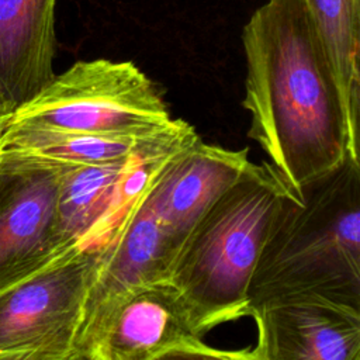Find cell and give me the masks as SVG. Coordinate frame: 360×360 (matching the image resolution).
<instances>
[{
	"mask_svg": "<svg viewBox=\"0 0 360 360\" xmlns=\"http://www.w3.org/2000/svg\"><path fill=\"white\" fill-rule=\"evenodd\" d=\"M291 295L360 308V160L347 156L281 202L249 284V312ZM248 312V315H249Z\"/></svg>",
	"mask_w": 360,
	"mask_h": 360,
	"instance_id": "obj_2",
	"label": "cell"
},
{
	"mask_svg": "<svg viewBox=\"0 0 360 360\" xmlns=\"http://www.w3.org/2000/svg\"><path fill=\"white\" fill-rule=\"evenodd\" d=\"M294 195L269 162L252 166L201 215L169 271L202 335L246 316L248 290L273 219Z\"/></svg>",
	"mask_w": 360,
	"mask_h": 360,
	"instance_id": "obj_3",
	"label": "cell"
},
{
	"mask_svg": "<svg viewBox=\"0 0 360 360\" xmlns=\"http://www.w3.org/2000/svg\"><path fill=\"white\" fill-rule=\"evenodd\" d=\"M248 136L301 200L349 155L339 96L304 0H267L245 24Z\"/></svg>",
	"mask_w": 360,
	"mask_h": 360,
	"instance_id": "obj_1",
	"label": "cell"
},
{
	"mask_svg": "<svg viewBox=\"0 0 360 360\" xmlns=\"http://www.w3.org/2000/svg\"><path fill=\"white\" fill-rule=\"evenodd\" d=\"M10 121L93 134L153 136L179 124L153 80L129 60H77L32 98L13 111Z\"/></svg>",
	"mask_w": 360,
	"mask_h": 360,
	"instance_id": "obj_4",
	"label": "cell"
},
{
	"mask_svg": "<svg viewBox=\"0 0 360 360\" xmlns=\"http://www.w3.org/2000/svg\"><path fill=\"white\" fill-rule=\"evenodd\" d=\"M345 115L349 155L359 159L360 0H304Z\"/></svg>",
	"mask_w": 360,
	"mask_h": 360,
	"instance_id": "obj_12",
	"label": "cell"
},
{
	"mask_svg": "<svg viewBox=\"0 0 360 360\" xmlns=\"http://www.w3.org/2000/svg\"><path fill=\"white\" fill-rule=\"evenodd\" d=\"M177 287L169 278L136 290L117 311L101 360L225 359L248 360V352L215 349L205 343Z\"/></svg>",
	"mask_w": 360,
	"mask_h": 360,
	"instance_id": "obj_9",
	"label": "cell"
},
{
	"mask_svg": "<svg viewBox=\"0 0 360 360\" xmlns=\"http://www.w3.org/2000/svg\"><path fill=\"white\" fill-rule=\"evenodd\" d=\"M11 115H13V107L8 104V101L0 93V136L4 132L7 124L10 122Z\"/></svg>",
	"mask_w": 360,
	"mask_h": 360,
	"instance_id": "obj_15",
	"label": "cell"
},
{
	"mask_svg": "<svg viewBox=\"0 0 360 360\" xmlns=\"http://www.w3.org/2000/svg\"><path fill=\"white\" fill-rule=\"evenodd\" d=\"M249 316L257 335L248 360H360V308L291 295L263 302Z\"/></svg>",
	"mask_w": 360,
	"mask_h": 360,
	"instance_id": "obj_8",
	"label": "cell"
},
{
	"mask_svg": "<svg viewBox=\"0 0 360 360\" xmlns=\"http://www.w3.org/2000/svg\"><path fill=\"white\" fill-rule=\"evenodd\" d=\"M97 256L76 246L0 288V360H73Z\"/></svg>",
	"mask_w": 360,
	"mask_h": 360,
	"instance_id": "obj_5",
	"label": "cell"
},
{
	"mask_svg": "<svg viewBox=\"0 0 360 360\" xmlns=\"http://www.w3.org/2000/svg\"><path fill=\"white\" fill-rule=\"evenodd\" d=\"M149 190L98 250L75 339L73 360H101L107 333L120 307L145 284L169 278L180 245L150 207Z\"/></svg>",
	"mask_w": 360,
	"mask_h": 360,
	"instance_id": "obj_6",
	"label": "cell"
},
{
	"mask_svg": "<svg viewBox=\"0 0 360 360\" xmlns=\"http://www.w3.org/2000/svg\"><path fill=\"white\" fill-rule=\"evenodd\" d=\"M56 0H0V93L13 111L56 75Z\"/></svg>",
	"mask_w": 360,
	"mask_h": 360,
	"instance_id": "obj_11",
	"label": "cell"
},
{
	"mask_svg": "<svg viewBox=\"0 0 360 360\" xmlns=\"http://www.w3.org/2000/svg\"><path fill=\"white\" fill-rule=\"evenodd\" d=\"M249 149L210 145L197 136L152 184L148 200L169 235L181 246L187 233L250 166Z\"/></svg>",
	"mask_w": 360,
	"mask_h": 360,
	"instance_id": "obj_10",
	"label": "cell"
},
{
	"mask_svg": "<svg viewBox=\"0 0 360 360\" xmlns=\"http://www.w3.org/2000/svg\"><path fill=\"white\" fill-rule=\"evenodd\" d=\"M60 172L34 155L0 149V288L76 248L58 233Z\"/></svg>",
	"mask_w": 360,
	"mask_h": 360,
	"instance_id": "obj_7",
	"label": "cell"
},
{
	"mask_svg": "<svg viewBox=\"0 0 360 360\" xmlns=\"http://www.w3.org/2000/svg\"><path fill=\"white\" fill-rule=\"evenodd\" d=\"M153 136L93 135L10 121L0 136V149L21 150L59 167L120 160L167 136L179 127Z\"/></svg>",
	"mask_w": 360,
	"mask_h": 360,
	"instance_id": "obj_13",
	"label": "cell"
},
{
	"mask_svg": "<svg viewBox=\"0 0 360 360\" xmlns=\"http://www.w3.org/2000/svg\"><path fill=\"white\" fill-rule=\"evenodd\" d=\"M128 158L62 167L56 218L58 233L65 245L80 248L87 233L100 221Z\"/></svg>",
	"mask_w": 360,
	"mask_h": 360,
	"instance_id": "obj_14",
	"label": "cell"
}]
</instances>
